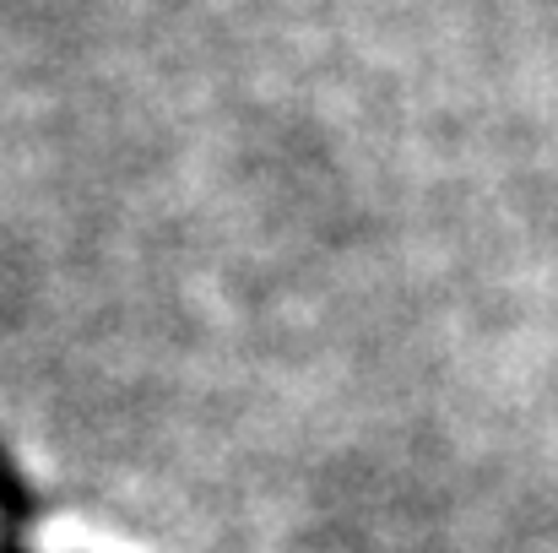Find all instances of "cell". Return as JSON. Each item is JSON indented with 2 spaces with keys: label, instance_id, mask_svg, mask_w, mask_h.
<instances>
[{
  "label": "cell",
  "instance_id": "1",
  "mask_svg": "<svg viewBox=\"0 0 558 553\" xmlns=\"http://www.w3.org/2000/svg\"><path fill=\"white\" fill-rule=\"evenodd\" d=\"M27 516H33V494H27L16 461L0 450V553H33L27 549Z\"/></svg>",
  "mask_w": 558,
  "mask_h": 553
}]
</instances>
